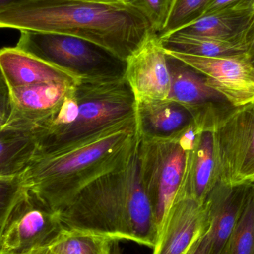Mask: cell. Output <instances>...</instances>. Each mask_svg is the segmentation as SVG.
<instances>
[{
  "label": "cell",
  "mask_w": 254,
  "mask_h": 254,
  "mask_svg": "<svg viewBox=\"0 0 254 254\" xmlns=\"http://www.w3.org/2000/svg\"><path fill=\"white\" fill-rule=\"evenodd\" d=\"M0 28L78 37L123 62L156 34L124 0H25L0 11Z\"/></svg>",
  "instance_id": "6da1fadb"
},
{
  "label": "cell",
  "mask_w": 254,
  "mask_h": 254,
  "mask_svg": "<svg viewBox=\"0 0 254 254\" xmlns=\"http://www.w3.org/2000/svg\"><path fill=\"white\" fill-rule=\"evenodd\" d=\"M140 130L125 159L56 212L65 228L153 249L158 225L140 177Z\"/></svg>",
  "instance_id": "7a4b0ae2"
},
{
  "label": "cell",
  "mask_w": 254,
  "mask_h": 254,
  "mask_svg": "<svg viewBox=\"0 0 254 254\" xmlns=\"http://www.w3.org/2000/svg\"><path fill=\"white\" fill-rule=\"evenodd\" d=\"M138 132L136 115L36 155L21 177L28 190L56 213L85 187L116 169Z\"/></svg>",
  "instance_id": "3957f363"
},
{
  "label": "cell",
  "mask_w": 254,
  "mask_h": 254,
  "mask_svg": "<svg viewBox=\"0 0 254 254\" xmlns=\"http://www.w3.org/2000/svg\"><path fill=\"white\" fill-rule=\"evenodd\" d=\"M77 119L69 126L37 141V153L67 143L137 115V104L123 72L83 74L75 86Z\"/></svg>",
  "instance_id": "277c9868"
},
{
  "label": "cell",
  "mask_w": 254,
  "mask_h": 254,
  "mask_svg": "<svg viewBox=\"0 0 254 254\" xmlns=\"http://www.w3.org/2000/svg\"><path fill=\"white\" fill-rule=\"evenodd\" d=\"M199 131L193 122L182 131L166 137L140 132V177L153 207L158 233L180 188L188 154Z\"/></svg>",
  "instance_id": "5b68a950"
},
{
  "label": "cell",
  "mask_w": 254,
  "mask_h": 254,
  "mask_svg": "<svg viewBox=\"0 0 254 254\" xmlns=\"http://www.w3.org/2000/svg\"><path fill=\"white\" fill-rule=\"evenodd\" d=\"M16 47L80 74L123 72L125 62L87 40L55 33L20 31Z\"/></svg>",
  "instance_id": "8992f818"
},
{
  "label": "cell",
  "mask_w": 254,
  "mask_h": 254,
  "mask_svg": "<svg viewBox=\"0 0 254 254\" xmlns=\"http://www.w3.org/2000/svg\"><path fill=\"white\" fill-rule=\"evenodd\" d=\"M64 229L58 215L28 190L4 222L0 254H29L49 248Z\"/></svg>",
  "instance_id": "52a82bcc"
},
{
  "label": "cell",
  "mask_w": 254,
  "mask_h": 254,
  "mask_svg": "<svg viewBox=\"0 0 254 254\" xmlns=\"http://www.w3.org/2000/svg\"><path fill=\"white\" fill-rule=\"evenodd\" d=\"M219 180L236 185L254 178V101L238 107L214 131Z\"/></svg>",
  "instance_id": "ba28073f"
},
{
  "label": "cell",
  "mask_w": 254,
  "mask_h": 254,
  "mask_svg": "<svg viewBox=\"0 0 254 254\" xmlns=\"http://www.w3.org/2000/svg\"><path fill=\"white\" fill-rule=\"evenodd\" d=\"M167 60L171 77L167 100L188 109L200 130L214 131L238 108L210 87L204 74L173 57L167 55Z\"/></svg>",
  "instance_id": "9c48e42d"
},
{
  "label": "cell",
  "mask_w": 254,
  "mask_h": 254,
  "mask_svg": "<svg viewBox=\"0 0 254 254\" xmlns=\"http://www.w3.org/2000/svg\"><path fill=\"white\" fill-rule=\"evenodd\" d=\"M165 51L204 74L207 84L220 92L235 107L254 101V70L246 54L225 58H206Z\"/></svg>",
  "instance_id": "30bf717a"
},
{
  "label": "cell",
  "mask_w": 254,
  "mask_h": 254,
  "mask_svg": "<svg viewBox=\"0 0 254 254\" xmlns=\"http://www.w3.org/2000/svg\"><path fill=\"white\" fill-rule=\"evenodd\" d=\"M123 76L136 104L167 99L171 77L158 34H152L127 58Z\"/></svg>",
  "instance_id": "8fae6325"
},
{
  "label": "cell",
  "mask_w": 254,
  "mask_h": 254,
  "mask_svg": "<svg viewBox=\"0 0 254 254\" xmlns=\"http://www.w3.org/2000/svg\"><path fill=\"white\" fill-rule=\"evenodd\" d=\"M208 228L205 202H198L180 185L158 229L152 254H186Z\"/></svg>",
  "instance_id": "7c38bea8"
},
{
  "label": "cell",
  "mask_w": 254,
  "mask_h": 254,
  "mask_svg": "<svg viewBox=\"0 0 254 254\" xmlns=\"http://www.w3.org/2000/svg\"><path fill=\"white\" fill-rule=\"evenodd\" d=\"M74 86L49 83L9 89L10 116L4 127L33 131L56 113Z\"/></svg>",
  "instance_id": "4fadbf2b"
},
{
  "label": "cell",
  "mask_w": 254,
  "mask_h": 254,
  "mask_svg": "<svg viewBox=\"0 0 254 254\" xmlns=\"http://www.w3.org/2000/svg\"><path fill=\"white\" fill-rule=\"evenodd\" d=\"M253 181L231 185L219 180L205 201L212 254H221L247 202Z\"/></svg>",
  "instance_id": "5bb4252c"
},
{
  "label": "cell",
  "mask_w": 254,
  "mask_h": 254,
  "mask_svg": "<svg viewBox=\"0 0 254 254\" xmlns=\"http://www.w3.org/2000/svg\"><path fill=\"white\" fill-rule=\"evenodd\" d=\"M0 72L8 89L49 83L75 85L83 75L57 66L16 46L0 49Z\"/></svg>",
  "instance_id": "9a60e30c"
},
{
  "label": "cell",
  "mask_w": 254,
  "mask_h": 254,
  "mask_svg": "<svg viewBox=\"0 0 254 254\" xmlns=\"http://www.w3.org/2000/svg\"><path fill=\"white\" fill-rule=\"evenodd\" d=\"M254 28V5H249L204 14L176 32L246 46Z\"/></svg>",
  "instance_id": "2e32d148"
},
{
  "label": "cell",
  "mask_w": 254,
  "mask_h": 254,
  "mask_svg": "<svg viewBox=\"0 0 254 254\" xmlns=\"http://www.w3.org/2000/svg\"><path fill=\"white\" fill-rule=\"evenodd\" d=\"M219 180L214 131L200 130L188 154L181 185L192 198L204 204Z\"/></svg>",
  "instance_id": "e0dca14e"
},
{
  "label": "cell",
  "mask_w": 254,
  "mask_h": 254,
  "mask_svg": "<svg viewBox=\"0 0 254 254\" xmlns=\"http://www.w3.org/2000/svg\"><path fill=\"white\" fill-rule=\"evenodd\" d=\"M137 119L140 134L156 137L172 135L194 122L188 109L167 99L137 104Z\"/></svg>",
  "instance_id": "ac0fdd59"
},
{
  "label": "cell",
  "mask_w": 254,
  "mask_h": 254,
  "mask_svg": "<svg viewBox=\"0 0 254 254\" xmlns=\"http://www.w3.org/2000/svg\"><path fill=\"white\" fill-rule=\"evenodd\" d=\"M37 153L34 131L0 127V178L20 176Z\"/></svg>",
  "instance_id": "d6986e66"
},
{
  "label": "cell",
  "mask_w": 254,
  "mask_h": 254,
  "mask_svg": "<svg viewBox=\"0 0 254 254\" xmlns=\"http://www.w3.org/2000/svg\"><path fill=\"white\" fill-rule=\"evenodd\" d=\"M159 40L164 50L206 58L237 56L246 54L247 49L246 45L178 32L159 37Z\"/></svg>",
  "instance_id": "ffe728a7"
},
{
  "label": "cell",
  "mask_w": 254,
  "mask_h": 254,
  "mask_svg": "<svg viewBox=\"0 0 254 254\" xmlns=\"http://www.w3.org/2000/svg\"><path fill=\"white\" fill-rule=\"evenodd\" d=\"M113 242L102 236L65 228L49 249L54 254H110Z\"/></svg>",
  "instance_id": "44dd1931"
},
{
  "label": "cell",
  "mask_w": 254,
  "mask_h": 254,
  "mask_svg": "<svg viewBox=\"0 0 254 254\" xmlns=\"http://www.w3.org/2000/svg\"><path fill=\"white\" fill-rule=\"evenodd\" d=\"M212 0H172L165 23L158 37L173 34L204 16Z\"/></svg>",
  "instance_id": "7402d4cb"
},
{
  "label": "cell",
  "mask_w": 254,
  "mask_h": 254,
  "mask_svg": "<svg viewBox=\"0 0 254 254\" xmlns=\"http://www.w3.org/2000/svg\"><path fill=\"white\" fill-rule=\"evenodd\" d=\"M228 246L229 254H254V182Z\"/></svg>",
  "instance_id": "603a6c76"
},
{
  "label": "cell",
  "mask_w": 254,
  "mask_h": 254,
  "mask_svg": "<svg viewBox=\"0 0 254 254\" xmlns=\"http://www.w3.org/2000/svg\"><path fill=\"white\" fill-rule=\"evenodd\" d=\"M22 177L0 178V230L16 204L26 193Z\"/></svg>",
  "instance_id": "cb8c5ba5"
},
{
  "label": "cell",
  "mask_w": 254,
  "mask_h": 254,
  "mask_svg": "<svg viewBox=\"0 0 254 254\" xmlns=\"http://www.w3.org/2000/svg\"><path fill=\"white\" fill-rule=\"evenodd\" d=\"M146 18L154 32L159 34L164 27L172 0H124Z\"/></svg>",
  "instance_id": "d4e9b609"
},
{
  "label": "cell",
  "mask_w": 254,
  "mask_h": 254,
  "mask_svg": "<svg viewBox=\"0 0 254 254\" xmlns=\"http://www.w3.org/2000/svg\"><path fill=\"white\" fill-rule=\"evenodd\" d=\"M9 89L0 72V127L4 126L10 116Z\"/></svg>",
  "instance_id": "484cf974"
},
{
  "label": "cell",
  "mask_w": 254,
  "mask_h": 254,
  "mask_svg": "<svg viewBox=\"0 0 254 254\" xmlns=\"http://www.w3.org/2000/svg\"><path fill=\"white\" fill-rule=\"evenodd\" d=\"M254 5V0H212L205 14L243 6Z\"/></svg>",
  "instance_id": "4316f807"
},
{
  "label": "cell",
  "mask_w": 254,
  "mask_h": 254,
  "mask_svg": "<svg viewBox=\"0 0 254 254\" xmlns=\"http://www.w3.org/2000/svg\"><path fill=\"white\" fill-rule=\"evenodd\" d=\"M207 231L198 238L186 254H212L211 240Z\"/></svg>",
  "instance_id": "83f0119b"
},
{
  "label": "cell",
  "mask_w": 254,
  "mask_h": 254,
  "mask_svg": "<svg viewBox=\"0 0 254 254\" xmlns=\"http://www.w3.org/2000/svg\"><path fill=\"white\" fill-rule=\"evenodd\" d=\"M246 46H247L246 52V58L249 60V63L254 70V28L248 39Z\"/></svg>",
  "instance_id": "f1b7e54d"
},
{
  "label": "cell",
  "mask_w": 254,
  "mask_h": 254,
  "mask_svg": "<svg viewBox=\"0 0 254 254\" xmlns=\"http://www.w3.org/2000/svg\"><path fill=\"white\" fill-rule=\"evenodd\" d=\"M25 0H0V11Z\"/></svg>",
  "instance_id": "f546056e"
},
{
  "label": "cell",
  "mask_w": 254,
  "mask_h": 254,
  "mask_svg": "<svg viewBox=\"0 0 254 254\" xmlns=\"http://www.w3.org/2000/svg\"><path fill=\"white\" fill-rule=\"evenodd\" d=\"M119 242L120 241H119V240H113L110 254H125L122 247H121Z\"/></svg>",
  "instance_id": "4dcf8cb0"
},
{
  "label": "cell",
  "mask_w": 254,
  "mask_h": 254,
  "mask_svg": "<svg viewBox=\"0 0 254 254\" xmlns=\"http://www.w3.org/2000/svg\"><path fill=\"white\" fill-rule=\"evenodd\" d=\"M29 254H54L52 253V251L49 249V248L46 249H40V250L35 251L32 253Z\"/></svg>",
  "instance_id": "1f68e13d"
},
{
  "label": "cell",
  "mask_w": 254,
  "mask_h": 254,
  "mask_svg": "<svg viewBox=\"0 0 254 254\" xmlns=\"http://www.w3.org/2000/svg\"><path fill=\"white\" fill-rule=\"evenodd\" d=\"M228 245H227L226 247H225V249H224L223 252H222V253L221 254H229V251H228Z\"/></svg>",
  "instance_id": "d6a6232c"
},
{
  "label": "cell",
  "mask_w": 254,
  "mask_h": 254,
  "mask_svg": "<svg viewBox=\"0 0 254 254\" xmlns=\"http://www.w3.org/2000/svg\"><path fill=\"white\" fill-rule=\"evenodd\" d=\"M2 229H3V228H2ZM2 229L0 230V235H1V231H2Z\"/></svg>",
  "instance_id": "836d02e7"
},
{
  "label": "cell",
  "mask_w": 254,
  "mask_h": 254,
  "mask_svg": "<svg viewBox=\"0 0 254 254\" xmlns=\"http://www.w3.org/2000/svg\"><path fill=\"white\" fill-rule=\"evenodd\" d=\"M104 1H111V0H104Z\"/></svg>",
  "instance_id": "e575fe53"
},
{
  "label": "cell",
  "mask_w": 254,
  "mask_h": 254,
  "mask_svg": "<svg viewBox=\"0 0 254 254\" xmlns=\"http://www.w3.org/2000/svg\"><path fill=\"white\" fill-rule=\"evenodd\" d=\"M253 182H254V179H253Z\"/></svg>",
  "instance_id": "d590c367"
}]
</instances>
